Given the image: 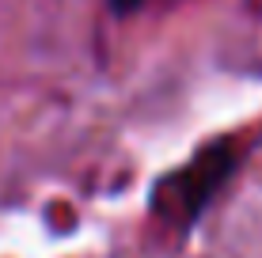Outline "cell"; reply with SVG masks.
<instances>
[{"mask_svg": "<svg viewBox=\"0 0 262 258\" xmlns=\"http://www.w3.org/2000/svg\"><path fill=\"white\" fill-rule=\"evenodd\" d=\"M232 167H236V148H232V145L209 148L198 163H190L186 171H179L171 182H164L156 190V213H160V217L179 220V224L190 220L194 213L213 198L216 186L232 175Z\"/></svg>", "mask_w": 262, "mask_h": 258, "instance_id": "cell-1", "label": "cell"}, {"mask_svg": "<svg viewBox=\"0 0 262 258\" xmlns=\"http://www.w3.org/2000/svg\"><path fill=\"white\" fill-rule=\"evenodd\" d=\"M144 0H114V8H118V12H133V8H141Z\"/></svg>", "mask_w": 262, "mask_h": 258, "instance_id": "cell-2", "label": "cell"}]
</instances>
